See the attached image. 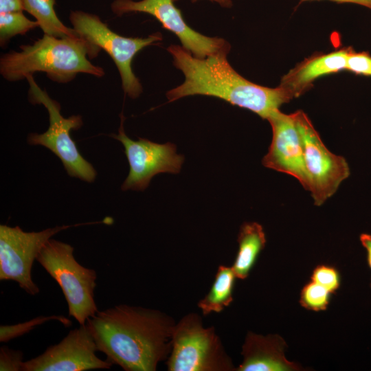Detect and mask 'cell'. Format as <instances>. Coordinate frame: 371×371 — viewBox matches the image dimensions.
<instances>
[{"label":"cell","mask_w":371,"mask_h":371,"mask_svg":"<svg viewBox=\"0 0 371 371\" xmlns=\"http://www.w3.org/2000/svg\"><path fill=\"white\" fill-rule=\"evenodd\" d=\"M175 324L158 310L120 304L98 311L86 325L111 363L125 371H155L170 353Z\"/></svg>","instance_id":"obj_1"},{"label":"cell","mask_w":371,"mask_h":371,"mask_svg":"<svg viewBox=\"0 0 371 371\" xmlns=\"http://www.w3.org/2000/svg\"><path fill=\"white\" fill-rule=\"evenodd\" d=\"M230 47L203 58H196L183 47L172 45L168 51L184 82L167 92L169 102L203 95L221 98L247 109L262 119L268 117L292 98L282 87L269 88L253 83L237 73L227 59Z\"/></svg>","instance_id":"obj_2"},{"label":"cell","mask_w":371,"mask_h":371,"mask_svg":"<svg viewBox=\"0 0 371 371\" xmlns=\"http://www.w3.org/2000/svg\"><path fill=\"white\" fill-rule=\"evenodd\" d=\"M100 51L80 36L61 38L44 34L32 45H20V51L1 55L0 74L9 82L22 80L35 72H43L58 83L69 82L79 74L100 78L104 70L90 61Z\"/></svg>","instance_id":"obj_3"},{"label":"cell","mask_w":371,"mask_h":371,"mask_svg":"<svg viewBox=\"0 0 371 371\" xmlns=\"http://www.w3.org/2000/svg\"><path fill=\"white\" fill-rule=\"evenodd\" d=\"M74 250L71 245L50 238L36 260L60 286L69 315L85 325L98 311L94 300L97 273L78 262Z\"/></svg>","instance_id":"obj_4"},{"label":"cell","mask_w":371,"mask_h":371,"mask_svg":"<svg viewBox=\"0 0 371 371\" xmlns=\"http://www.w3.org/2000/svg\"><path fill=\"white\" fill-rule=\"evenodd\" d=\"M166 365L169 371L236 370L214 328L204 327L201 317L194 313L175 324Z\"/></svg>","instance_id":"obj_5"},{"label":"cell","mask_w":371,"mask_h":371,"mask_svg":"<svg viewBox=\"0 0 371 371\" xmlns=\"http://www.w3.org/2000/svg\"><path fill=\"white\" fill-rule=\"evenodd\" d=\"M25 79L29 84L30 102L43 104L48 111L49 120L48 129L45 133L29 135L28 143L41 145L50 150L61 160L69 176L93 182L97 172L81 155L69 134L71 130H78L82 126L81 115H73L67 118L63 117L60 104L37 85L33 75L27 76Z\"/></svg>","instance_id":"obj_6"},{"label":"cell","mask_w":371,"mask_h":371,"mask_svg":"<svg viewBox=\"0 0 371 371\" xmlns=\"http://www.w3.org/2000/svg\"><path fill=\"white\" fill-rule=\"evenodd\" d=\"M69 19L72 28L81 37L112 58L120 73L124 92L133 99L139 97L142 86L132 70V60L140 50L161 41V34L157 32L145 38L125 37L111 30L97 14L82 10L71 11Z\"/></svg>","instance_id":"obj_7"},{"label":"cell","mask_w":371,"mask_h":371,"mask_svg":"<svg viewBox=\"0 0 371 371\" xmlns=\"http://www.w3.org/2000/svg\"><path fill=\"white\" fill-rule=\"evenodd\" d=\"M302 140L309 190L319 206L332 196L350 175L346 160L331 153L322 141L308 117L302 111L293 113Z\"/></svg>","instance_id":"obj_8"},{"label":"cell","mask_w":371,"mask_h":371,"mask_svg":"<svg viewBox=\"0 0 371 371\" xmlns=\"http://www.w3.org/2000/svg\"><path fill=\"white\" fill-rule=\"evenodd\" d=\"M82 224L61 225L40 232H25L20 227L0 225V280H12L30 295L39 288L32 278L34 260L44 245L56 233Z\"/></svg>","instance_id":"obj_9"},{"label":"cell","mask_w":371,"mask_h":371,"mask_svg":"<svg viewBox=\"0 0 371 371\" xmlns=\"http://www.w3.org/2000/svg\"><path fill=\"white\" fill-rule=\"evenodd\" d=\"M120 118L118 134H111V137L123 144L130 166L128 175L122 185V190L143 191L155 175L180 172L184 157L177 153L175 144H158L141 137L137 141L132 140L124 132V115L121 114Z\"/></svg>","instance_id":"obj_10"},{"label":"cell","mask_w":371,"mask_h":371,"mask_svg":"<svg viewBox=\"0 0 371 371\" xmlns=\"http://www.w3.org/2000/svg\"><path fill=\"white\" fill-rule=\"evenodd\" d=\"M174 1L114 0L111 4V9L118 16L131 12H143L153 16L164 28L173 32L180 40L183 47L196 58H203L230 47L223 38L204 36L189 27Z\"/></svg>","instance_id":"obj_11"},{"label":"cell","mask_w":371,"mask_h":371,"mask_svg":"<svg viewBox=\"0 0 371 371\" xmlns=\"http://www.w3.org/2000/svg\"><path fill=\"white\" fill-rule=\"evenodd\" d=\"M94 339L86 324L71 330L57 344L24 361L22 371H85L109 369L107 360L100 359Z\"/></svg>","instance_id":"obj_12"},{"label":"cell","mask_w":371,"mask_h":371,"mask_svg":"<svg viewBox=\"0 0 371 371\" xmlns=\"http://www.w3.org/2000/svg\"><path fill=\"white\" fill-rule=\"evenodd\" d=\"M272 128V141L262 163L266 168L296 178L308 191L309 180L306 170L304 150L293 113L280 109L267 119Z\"/></svg>","instance_id":"obj_13"},{"label":"cell","mask_w":371,"mask_h":371,"mask_svg":"<svg viewBox=\"0 0 371 371\" xmlns=\"http://www.w3.org/2000/svg\"><path fill=\"white\" fill-rule=\"evenodd\" d=\"M286 344L278 335L263 336L249 332L242 348L243 362L238 371L298 370L300 367L284 356Z\"/></svg>","instance_id":"obj_14"},{"label":"cell","mask_w":371,"mask_h":371,"mask_svg":"<svg viewBox=\"0 0 371 371\" xmlns=\"http://www.w3.org/2000/svg\"><path fill=\"white\" fill-rule=\"evenodd\" d=\"M350 49V47L344 48L305 59L283 76L279 86L292 99L301 95L312 87L317 78L346 69Z\"/></svg>","instance_id":"obj_15"},{"label":"cell","mask_w":371,"mask_h":371,"mask_svg":"<svg viewBox=\"0 0 371 371\" xmlns=\"http://www.w3.org/2000/svg\"><path fill=\"white\" fill-rule=\"evenodd\" d=\"M238 251L232 267L236 278L244 280L265 246L266 237L262 225L256 222L244 223L238 234Z\"/></svg>","instance_id":"obj_16"},{"label":"cell","mask_w":371,"mask_h":371,"mask_svg":"<svg viewBox=\"0 0 371 371\" xmlns=\"http://www.w3.org/2000/svg\"><path fill=\"white\" fill-rule=\"evenodd\" d=\"M236 278L232 267L219 265L211 289L198 303L203 315L221 312L230 305Z\"/></svg>","instance_id":"obj_17"},{"label":"cell","mask_w":371,"mask_h":371,"mask_svg":"<svg viewBox=\"0 0 371 371\" xmlns=\"http://www.w3.org/2000/svg\"><path fill=\"white\" fill-rule=\"evenodd\" d=\"M23 10L33 16L44 34L56 37L78 36V32L66 26L54 10L56 0H21Z\"/></svg>","instance_id":"obj_18"},{"label":"cell","mask_w":371,"mask_h":371,"mask_svg":"<svg viewBox=\"0 0 371 371\" xmlns=\"http://www.w3.org/2000/svg\"><path fill=\"white\" fill-rule=\"evenodd\" d=\"M23 12L0 13V45L1 47H4L15 36L25 35L30 30L39 27L37 21L29 19Z\"/></svg>","instance_id":"obj_19"},{"label":"cell","mask_w":371,"mask_h":371,"mask_svg":"<svg viewBox=\"0 0 371 371\" xmlns=\"http://www.w3.org/2000/svg\"><path fill=\"white\" fill-rule=\"evenodd\" d=\"M49 320H58L65 326H71V321L63 316H39L32 319L31 320L19 323L12 325L0 326V341L7 342L14 338L22 336L30 330H33L36 326L41 325Z\"/></svg>","instance_id":"obj_20"},{"label":"cell","mask_w":371,"mask_h":371,"mask_svg":"<svg viewBox=\"0 0 371 371\" xmlns=\"http://www.w3.org/2000/svg\"><path fill=\"white\" fill-rule=\"evenodd\" d=\"M330 294V291L326 287L311 280L302 290L300 304L308 310L323 311L329 304Z\"/></svg>","instance_id":"obj_21"},{"label":"cell","mask_w":371,"mask_h":371,"mask_svg":"<svg viewBox=\"0 0 371 371\" xmlns=\"http://www.w3.org/2000/svg\"><path fill=\"white\" fill-rule=\"evenodd\" d=\"M311 280L322 285L331 293H335L340 285V277L338 271L327 265H319L313 271Z\"/></svg>","instance_id":"obj_22"},{"label":"cell","mask_w":371,"mask_h":371,"mask_svg":"<svg viewBox=\"0 0 371 371\" xmlns=\"http://www.w3.org/2000/svg\"><path fill=\"white\" fill-rule=\"evenodd\" d=\"M346 69L357 75L371 76V56L365 52H356L350 47Z\"/></svg>","instance_id":"obj_23"},{"label":"cell","mask_w":371,"mask_h":371,"mask_svg":"<svg viewBox=\"0 0 371 371\" xmlns=\"http://www.w3.org/2000/svg\"><path fill=\"white\" fill-rule=\"evenodd\" d=\"M23 352L13 350L5 346L0 348V370L1 371H22Z\"/></svg>","instance_id":"obj_24"},{"label":"cell","mask_w":371,"mask_h":371,"mask_svg":"<svg viewBox=\"0 0 371 371\" xmlns=\"http://www.w3.org/2000/svg\"><path fill=\"white\" fill-rule=\"evenodd\" d=\"M24 11L21 0H0V13Z\"/></svg>","instance_id":"obj_25"},{"label":"cell","mask_w":371,"mask_h":371,"mask_svg":"<svg viewBox=\"0 0 371 371\" xmlns=\"http://www.w3.org/2000/svg\"><path fill=\"white\" fill-rule=\"evenodd\" d=\"M360 241L367 251V261L369 267L371 269V235L362 234L360 236Z\"/></svg>","instance_id":"obj_26"},{"label":"cell","mask_w":371,"mask_h":371,"mask_svg":"<svg viewBox=\"0 0 371 371\" xmlns=\"http://www.w3.org/2000/svg\"><path fill=\"white\" fill-rule=\"evenodd\" d=\"M306 1H315V0H301L302 2ZM331 1H335L337 3H355L364 6L371 10V0H329Z\"/></svg>","instance_id":"obj_27"},{"label":"cell","mask_w":371,"mask_h":371,"mask_svg":"<svg viewBox=\"0 0 371 371\" xmlns=\"http://www.w3.org/2000/svg\"><path fill=\"white\" fill-rule=\"evenodd\" d=\"M177 1V0H174ZM197 0H192V2L196 1ZM212 1H214L217 3H218L220 5H221L223 8H231L232 6V0H210Z\"/></svg>","instance_id":"obj_28"},{"label":"cell","mask_w":371,"mask_h":371,"mask_svg":"<svg viewBox=\"0 0 371 371\" xmlns=\"http://www.w3.org/2000/svg\"><path fill=\"white\" fill-rule=\"evenodd\" d=\"M370 287H371V283H370Z\"/></svg>","instance_id":"obj_29"}]
</instances>
